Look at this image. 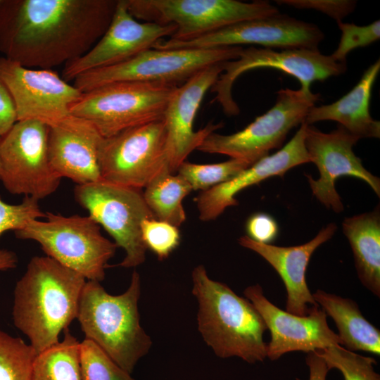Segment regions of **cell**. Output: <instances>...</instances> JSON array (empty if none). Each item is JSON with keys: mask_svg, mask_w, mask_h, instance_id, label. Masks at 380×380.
<instances>
[{"mask_svg": "<svg viewBox=\"0 0 380 380\" xmlns=\"http://www.w3.org/2000/svg\"><path fill=\"white\" fill-rule=\"evenodd\" d=\"M118 0H3L0 52L28 68H51L87 52L108 29Z\"/></svg>", "mask_w": 380, "mask_h": 380, "instance_id": "cell-1", "label": "cell"}, {"mask_svg": "<svg viewBox=\"0 0 380 380\" xmlns=\"http://www.w3.org/2000/svg\"><path fill=\"white\" fill-rule=\"evenodd\" d=\"M87 279L53 258L34 256L13 291L15 327L37 353L59 342V336L77 319Z\"/></svg>", "mask_w": 380, "mask_h": 380, "instance_id": "cell-2", "label": "cell"}, {"mask_svg": "<svg viewBox=\"0 0 380 380\" xmlns=\"http://www.w3.org/2000/svg\"><path fill=\"white\" fill-rule=\"evenodd\" d=\"M191 277L192 293L198 303V328L207 345L222 358L262 362L267 357L263 335L267 329L251 301L210 279L203 265L194 269Z\"/></svg>", "mask_w": 380, "mask_h": 380, "instance_id": "cell-3", "label": "cell"}, {"mask_svg": "<svg viewBox=\"0 0 380 380\" xmlns=\"http://www.w3.org/2000/svg\"><path fill=\"white\" fill-rule=\"evenodd\" d=\"M140 276L136 270L128 289L120 295L108 293L99 281L87 280L77 316L85 339L129 374L152 345L140 324Z\"/></svg>", "mask_w": 380, "mask_h": 380, "instance_id": "cell-4", "label": "cell"}, {"mask_svg": "<svg viewBox=\"0 0 380 380\" xmlns=\"http://www.w3.org/2000/svg\"><path fill=\"white\" fill-rule=\"evenodd\" d=\"M14 232L18 239L37 242L46 255L80 274L101 282L117 245L103 236L100 225L89 215L64 216L45 213Z\"/></svg>", "mask_w": 380, "mask_h": 380, "instance_id": "cell-5", "label": "cell"}, {"mask_svg": "<svg viewBox=\"0 0 380 380\" xmlns=\"http://www.w3.org/2000/svg\"><path fill=\"white\" fill-rule=\"evenodd\" d=\"M179 86L159 82H118L82 93L70 115L91 122L103 138L163 118Z\"/></svg>", "mask_w": 380, "mask_h": 380, "instance_id": "cell-6", "label": "cell"}, {"mask_svg": "<svg viewBox=\"0 0 380 380\" xmlns=\"http://www.w3.org/2000/svg\"><path fill=\"white\" fill-rule=\"evenodd\" d=\"M243 48L150 49L122 63L85 72L73 85L82 93L118 82H159L181 85L199 70L236 59Z\"/></svg>", "mask_w": 380, "mask_h": 380, "instance_id": "cell-7", "label": "cell"}, {"mask_svg": "<svg viewBox=\"0 0 380 380\" xmlns=\"http://www.w3.org/2000/svg\"><path fill=\"white\" fill-rule=\"evenodd\" d=\"M136 20L176 26L170 39L188 41L244 20L277 14L268 1L236 0H127Z\"/></svg>", "mask_w": 380, "mask_h": 380, "instance_id": "cell-8", "label": "cell"}, {"mask_svg": "<svg viewBox=\"0 0 380 380\" xmlns=\"http://www.w3.org/2000/svg\"><path fill=\"white\" fill-rule=\"evenodd\" d=\"M274 105L242 130L229 135L215 132L208 134L197 150L226 155L250 165L268 156L270 151L282 146L289 132L305 122L312 107L320 99L300 89H281Z\"/></svg>", "mask_w": 380, "mask_h": 380, "instance_id": "cell-9", "label": "cell"}, {"mask_svg": "<svg viewBox=\"0 0 380 380\" xmlns=\"http://www.w3.org/2000/svg\"><path fill=\"white\" fill-rule=\"evenodd\" d=\"M74 195L89 215L113 237L117 246L125 251L120 266L136 267L144 262L147 248L141 226L144 220L155 217L142 189L100 180L76 185Z\"/></svg>", "mask_w": 380, "mask_h": 380, "instance_id": "cell-10", "label": "cell"}, {"mask_svg": "<svg viewBox=\"0 0 380 380\" xmlns=\"http://www.w3.org/2000/svg\"><path fill=\"white\" fill-rule=\"evenodd\" d=\"M99 163L101 180L139 189L170 172L164 119L103 138Z\"/></svg>", "mask_w": 380, "mask_h": 380, "instance_id": "cell-11", "label": "cell"}, {"mask_svg": "<svg viewBox=\"0 0 380 380\" xmlns=\"http://www.w3.org/2000/svg\"><path fill=\"white\" fill-rule=\"evenodd\" d=\"M48 136L46 124L24 120L1 139L0 180L9 193L39 201L57 190L62 179L50 164Z\"/></svg>", "mask_w": 380, "mask_h": 380, "instance_id": "cell-12", "label": "cell"}, {"mask_svg": "<svg viewBox=\"0 0 380 380\" xmlns=\"http://www.w3.org/2000/svg\"><path fill=\"white\" fill-rule=\"evenodd\" d=\"M261 68L278 69L296 77L300 83V90L308 96L313 94L310 90L313 82L338 76L347 68L346 63L338 62L318 49H243L236 59L224 62L223 72L210 89L215 94L214 101L222 106L226 115H236L240 111L232 96L235 81L245 72Z\"/></svg>", "mask_w": 380, "mask_h": 380, "instance_id": "cell-13", "label": "cell"}, {"mask_svg": "<svg viewBox=\"0 0 380 380\" xmlns=\"http://www.w3.org/2000/svg\"><path fill=\"white\" fill-rule=\"evenodd\" d=\"M315 24L279 13L236 23L208 34L188 41L160 39L152 46L156 49H214L257 44L270 49H318L324 39Z\"/></svg>", "mask_w": 380, "mask_h": 380, "instance_id": "cell-14", "label": "cell"}, {"mask_svg": "<svg viewBox=\"0 0 380 380\" xmlns=\"http://www.w3.org/2000/svg\"><path fill=\"white\" fill-rule=\"evenodd\" d=\"M0 77L13 99L17 121L53 125L70 115L82 94L52 70L25 68L5 57L0 58Z\"/></svg>", "mask_w": 380, "mask_h": 380, "instance_id": "cell-15", "label": "cell"}, {"mask_svg": "<svg viewBox=\"0 0 380 380\" xmlns=\"http://www.w3.org/2000/svg\"><path fill=\"white\" fill-rule=\"evenodd\" d=\"M359 139L338 125L325 133L307 125L305 145L310 162L316 165L319 177L314 179L306 175L313 196L327 208L336 213L343 210V204L335 188L336 180L352 176L365 182L379 197L380 179L367 171L353 147Z\"/></svg>", "mask_w": 380, "mask_h": 380, "instance_id": "cell-16", "label": "cell"}, {"mask_svg": "<svg viewBox=\"0 0 380 380\" xmlns=\"http://www.w3.org/2000/svg\"><path fill=\"white\" fill-rule=\"evenodd\" d=\"M176 29L172 24L139 23L129 12L127 0H118L104 34L88 52L66 63L61 77L69 82L85 72L125 61L152 49L158 41L170 38Z\"/></svg>", "mask_w": 380, "mask_h": 380, "instance_id": "cell-17", "label": "cell"}, {"mask_svg": "<svg viewBox=\"0 0 380 380\" xmlns=\"http://www.w3.org/2000/svg\"><path fill=\"white\" fill-rule=\"evenodd\" d=\"M243 294L254 305L270 330L267 357L277 360L293 351L322 350L332 345H342L338 334L328 325L327 315L319 306H312L305 316L291 314L279 308L264 295L260 285L246 288Z\"/></svg>", "mask_w": 380, "mask_h": 380, "instance_id": "cell-18", "label": "cell"}, {"mask_svg": "<svg viewBox=\"0 0 380 380\" xmlns=\"http://www.w3.org/2000/svg\"><path fill=\"white\" fill-rule=\"evenodd\" d=\"M223 64L224 62L214 64L195 73L177 88L168 102L163 119L170 170L172 174L194 150H197L208 134L223 126L222 122H209L196 132L193 129L202 100L223 72Z\"/></svg>", "mask_w": 380, "mask_h": 380, "instance_id": "cell-19", "label": "cell"}, {"mask_svg": "<svg viewBox=\"0 0 380 380\" xmlns=\"http://www.w3.org/2000/svg\"><path fill=\"white\" fill-rule=\"evenodd\" d=\"M303 122L293 138L275 153L260 159L229 180L201 191L194 199L201 220H215L227 208L239 204L235 196L243 189L272 176L283 177L290 169L310 162L305 145Z\"/></svg>", "mask_w": 380, "mask_h": 380, "instance_id": "cell-20", "label": "cell"}, {"mask_svg": "<svg viewBox=\"0 0 380 380\" xmlns=\"http://www.w3.org/2000/svg\"><path fill=\"white\" fill-rule=\"evenodd\" d=\"M103 138L91 122L72 115L49 125L48 151L54 172L76 185L101 180L99 151Z\"/></svg>", "mask_w": 380, "mask_h": 380, "instance_id": "cell-21", "label": "cell"}, {"mask_svg": "<svg viewBox=\"0 0 380 380\" xmlns=\"http://www.w3.org/2000/svg\"><path fill=\"white\" fill-rule=\"evenodd\" d=\"M337 229L334 223L322 228L310 241L299 246H277L256 242L248 236L239 243L264 258L278 273L286 291V311L299 316L308 315L312 306H319L306 282V270L315 250L329 240Z\"/></svg>", "mask_w": 380, "mask_h": 380, "instance_id": "cell-22", "label": "cell"}, {"mask_svg": "<svg viewBox=\"0 0 380 380\" xmlns=\"http://www.w3.org/2000/svg\"><path fill=\"white\" fill-rule=\"evenodd\" d=\"M380 70V61L372 64L363 73L357 84L336 101L309 110L305 122L333 120L358 139L379 138L380 122L372 118L369 102L374 83Z\"/></svg>", "mask_w": 380, "mask_h": 380, "instance_id": "cell-23", "label": "cell"}, {"mask_svg": "<svg viewBox=\"0 0 380 380\" xmlns=\"http://www.w3.org/2000/svg\"><path fill=\"white\" fill-rule=\"evenodd\" d=\"M371 212L350 217L342 222L344 235L351 246L355 266L362 284L380 297V213Z\"/></svg>", "mask_w": 380, "mask_h": 380, "instance_id": "cell-24", "label": "cell"}, {"mask_svg": "<svg viewBox=\"0 0 380 380\" xmlns=\"http://www.w3.org/2000/svg\"><path fill=\"white\" fill-rule=\"evenodd\" d=\"M312 296L334 321L345 348L380 355V331L364 317L356 302L321 289Z\"/></svg>", "mask_w": 380, "mask_h": 380, "instance_id": "cell-25", "label": "cell"}, {"mask_svg": "<svg viewBox=\"0 0 380 380\" xmlns=\"http://www.w3.org/2000/svg\"><path fill=\"white\" fill-rule=\"evenodd\" d=\"M191 191L182 177L167 172L148 184L143 194L156 219L179 227L186 219L182 201Z\"/></svg>", "mask_w": 380, "mask_h": 380, "instance_id": "cell-26", "label": "cell"}, {"mask_svg": "<svg viewBox=\"0 0 380 380\" xmlns=\"http://www.w3.org/2000/svg\"><path fill=\"white\" fill-rule=\"evenodd\" d=\"M32 380H82L80 342L68 329L61 341L37 354Z\"/></svg>", "mask_w": 380, "mask_h": 380, "instance_id": "cell-27", "label": "cell"}, {"mask_svg": "<svg viewBox=\"0 0 380 380\" xmlns=\"http://www.w3.org/2000/svg\"><path fill=\"white\" fill-rule=\"evenodd\" d=\"M37 354L21 338L0 329V380H32Z\"/></svg>", "mask_w": 380, "mask_h": 380, "instance_id": "cell-28", "label": "cell"}, {"mask_svg": "<svg viewBox=\"0 0 380 380\" xmlns=\"http://www.w3.org/2000/svg\"><path fill=\"white\" fill-rule=\"evenodd\" d=\"M249 166L246 162L234 158L213 164H196L185 160L177 172L193 190L203 191L229 180Z\"/></svg>", "mask_w": 380, "mask_h": 380, "instance_id": "cell-29", "label": "cell"}, {"mask_svg": "<svg viewBox=\"0 0 380 380\" xmlns=\"http://www.w3.org/2000/svg\"><path fill=\"white\" fill-rule=\"evenodd\" d=\"M317 352L329 370L337 369L344 380H380L374 370L376 362L373 357L357 354L338 344Z\"/></svg>", "mask_w": 380, "mask_h": 380, "instance_id": "cell-30", "label": "cell"}, {"mask_svg": "<svg viewBox=\"0 0 380 380\" xmlns=\"http://www.w3.org/2000/svg\"><path fill=\"white\" fill-rule=\"evenodd\" d=\"M82 380H135L99 346L84 339L80 342Z\"/></svg>", "mask_w": 380, "mask_h": 380, "instance_id": "cell-31", "label": "cell"}, {"mask_svg": "<svg viewBox=\"0 0 380 380\" xmlns=\"http://www.w3.org/2000/svg\"><path fill=\"white\" fill-rule=\"evenodd\" d=\"M178 228L156 218L146 219L141 226L143 241L158 260H163L179 245L181 236Z\"/></svg>", "mask_w": 380, "mask_h": 380, "instance_id": "cell-32", "label": "cell"}, {"mask_svg": "<svg viewBox=\"0 0 380 380\" xmlns=\"http://www.w3.org/2000/svg\"><path fill=\"white\" fill-rule=\"evenodd\" d=\"M341 36L337 49L331 55L338 62L346 63L347 55L353 49L367 46L380 38V20L367 25L337 22Z\"/></svg>", "mask_w": 380, "mask_h": 380, "instance_id": "cell-33", "label": "cell"}, {"mask_svg": "<svg viewBox=\"0 0 380 380\" xmlns=\"http://www.w3.org/2000/svg\"><path fill=\"white\" fill-rule=\"evenodd\" d=\"M44 217L39 201L34 198L25 196L20 203L9 204L0 196V236L7 231L15 232L30 221Z\"/></svg>", "mask_w": 380, "mask_h": 380, "instance_id": "cell-34", "label": "cell"}, {"mask_svg": "<svg viewBox=\"0 0 380 380\" xmlns=\"http://www.w3.org/2000/svg\"><path fill=\"white\" fill-rule=\"evenodd\" d=\"M298 9H313L325 13L337 22L351 13L356 1L350 0H279L276 1Z\"/></svg>", "mask_w": 380, "mask_h": 380, "instance_id": "cell-35", "label": "cell"}, {"mask_svg": "<svg viewBox=\"0 0 380 380\" xmlns=\"http://www.w3.org/2000/svg\"><path fill=\"white\" fill-rule=\"evenodd\" d=\"M246 231V236L252 240L270 244L277 238L279 227L276 220L270 215L257 213L248 218Z\"/></svg>", "mask_w": 380, "mask_h": 380, "instance_id": "cell-36", "label": "cell"}, {"mask_svg": "<svg viewBox=\"0 0 380 380\" xmlns=\"http://www.w3.org/2000/svg\"><path fill=\"white\" fill-rule=\"evenodd\" d=\"M16 122L13 99L0 77V141Z\"/></svg>", "mask_w": 380, "mask_h": 380, "instance_id": "cell-37", "label": "cell"}, {"mask_svg": "<svg viewBox=\"0 0 380 380\" xmlns=\"http://www.w3.org/2000/svg\"><path fill=\"white\" fill-rule=\"evenodd\" d=\"M306 364L309 368V380H326L329 369L317 351L309 352Z\"/></svg>", "mask_w": 380, "mask_h": 380, "instance_id": "cell-38", "label": "cell"}, {"mask_svg": "<svg viewBox=\"0 0 380 380\" xmlns=\"http://www.w3.org/2000/svg\"><path fill=\"white\" fill-rule=\"evenodd\" d=\"M18 264L16 254L9 250L0 249V270H8L15 268Z\"/></svg>", "mask_w": 380, "mask_h": 380, "instance_id": "cell-39", "label": "cell"}, {"mask_svg": "<svg viewBox=\"0 0 380 380\" xmlns=\"http://www.w3.org/2000/svg\"><path fill=\"white\" fill-rule=\"evenodd\" d=\"M2 1H3V0H0V7H1V5L2 4Z\"/></svg>", "mask_w": 380, "mask_h": 380, "instance_id": "cell-40", "label": "cell"}, {"mask_svg": "<svg viewBox=\"0 0 380 380\" xmlns=\"http://www.w3.org/2000/svg\"><path fill=\"white\" fill-rule=\"evenodd\" d=\"M0 175H1V166H0Z\"/></svg>", "mask_w": 380, "mask_h": 380, "instance_id": "cell-41", "label": "cell"}]
</instances>
